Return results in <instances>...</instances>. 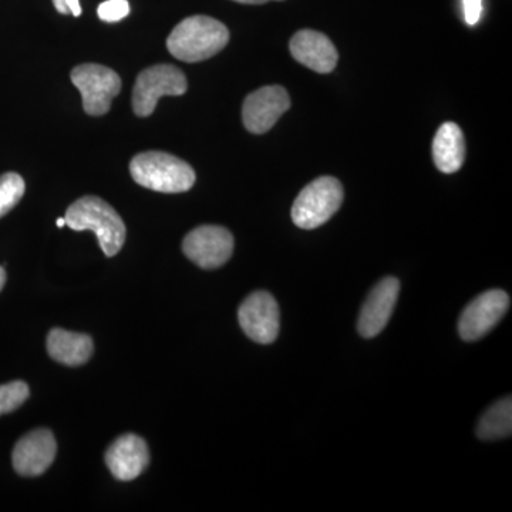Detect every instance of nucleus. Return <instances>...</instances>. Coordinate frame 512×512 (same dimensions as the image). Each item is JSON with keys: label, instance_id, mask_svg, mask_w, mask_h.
I'll return each mask as SVG.
<instances>
[{"label": "nucleus", "instance_id": "7", "mask_svg": "<svg viewBox=\"0 0 512 512\" xmlns=\"http://www.w3.org/2000/svg\"><path fill=\"white\" fill-rule=\"evenodd\" d=\"M510 309V296L501 289L481 293L468 303L458 322V332L467 342L483 339Z\"/></svg>", "mask_w": 512, "mask_h": 512}, {"label": "nucleus", "instance_id": "21", "mask_svg": "<svg viewBox=\"0 0 512 512\" xmlns=\"http://www.w3.org/2000/svg\"><path fill=\"white\" fill-rule=\"evenodd\" d=\"M464 3V19L467 25H477L483 13V2L481 0H463Z\"/></svg>", "mask_w": 512, "mask_h": 512}, {"label": "nucleus", "instance_id": "9", "mask_svg": "<svg viewBox=\"0 0 512 512\" xmlns=\"http://www.w3.org/2000/svg\"><path fill=\"white\" fill-rule=\"evenodd\" d=\"M238 319L245 335L259 345H271L278 338L281 316L271 293H251L239 306Z\"/></svg>", "mask_w": 512, "mask_h": 512}, {"label": "nucleus", "instance_id": "5", "mask_svg": "<svg viewBox=\"0 0 512 512\" xmlns=\"http://www.w3.org/2000/svg\"><path fill=\"white\" fill-rule=\"evenodd\" d=\"M187 77L173 64H157L138 74L133 89V110L138 117H148L164 96L187 93Z\"/></svg>", "mask_w": 512, "mask_h": 512}, {"label": "nucleus", "instance_id": "8", "mask_svg": "<svg viewBox=\"0 0 512 512\" xmlns=\"http://www.w3.org/2000/svg\"><path fill=\"white\" fill-rule=\"evenodd\" d=\"M183 251L202 269H217L227 264L234 252V237L227 228L202 225L184 238Z\"/></svg>", "mask_w": 512, "mask_h": 512}, {"label": "nucleus", "instance_id": "24", "mask_svg": "<svg viewBox=\"0 0 512 512\" xmlns=\"http://www.w3.org/2000/svg\"><path fill=\"white\" fill-rule=\"evenodd\" d=\"M6 284V271L3 266H0V291H2L3 286Z\"/></svg>", "mask_w": 512, "mask_h": 512}, {"label": "nucleus", "instance_id": "3", "mask_svg": "<svg viewBox=\"0 0 512 512\" xmlns=\"http://www.w3.org/2000/svg\"><path fill=\"white\" fill-rule=\"evenodd\" d=\"M130 173L141 187L164 194L190 191L197 178L190 164L163 151L138 154L131 160Z\"/></svg>", "mask_w": 512, "mask_h": 512}, {"label": "nucleus", "instance_id": "20", "mask_svg": "<svg viewBox=\"0 0 512 512\" xmlns=\"http://www.w3.org/2000/svg\"><path fill=\"white\" fill-rule=\"evenodd\" d=\"M97 15L103 22H120L130 15V3L127 0H106V2L100 3Z\"/></svg>", "mask_w": 512, "mask_h": 512}, {"label": "nucleus", "instance_id": "22", "mask_svg": "<svg viewBox=\"0 0 512 512\" xmlns=\"http://www.w3.org/2000/svg\"><path fill=\"white\" fill-rule=\"evenodd\" d=\"M53 5L57 12L62 15H73L79 18L82 15V6H80V0H53Z\"/></svg>", "mask_w": 512, "mask_h": 512}, {"label": "nucleus", "instance_id": "25", "mask_svg": "<svg viewBox=\"0 0 512 512\" xmlns=\"http://www.w3.org/2000/svg\"><path fill=\"white\" fill-rule=\"evenodd\" d=\"M56 225L59 228L66 227V220H64V218H59V220L56 221Z\"/></svg>", "mask_w": 512, "mask_h": 512}, {"label": "nucleus", "instance_id": "17", "mask_svg": "<svg viewBox=\"0 0 512 512\" xmlns=\"http://www.w3.org/2000/svg\"><path fill=\"white\" fill-rule=\"evenodd\" d=\"M512 433L511 397H504L493 404L478 421L477 436L481 440H500Z\"/></svg>", "mask_w": 512, "mask_h": 512}, {"label": "nucleus", "instance_id": "23", "mask_svg": "<svg viewBox=\"0 0 512 512\" xmlns=\"http://www.w3.org/2000/svg\"><path fill=\"white\" fill-rule=\"evenodd\" d=\"M234 2L244 3V5H262V3L271 2V0H234Z\"/></svg>", "mask_w": 512, "mask_h": 512}, {"label": "nucleus", "instance_id": "2", "mask_svg": "<svg viewBox=\"0 0 512 512\" xmlns=\"http://www.w3.org/2000/svg\"><path fill=\"white\" fill-rule=\"evenodd\" d=\"M73 231H93L106 256L119 254L126 242L127 229L117 211L99 197L87 195L73 202L64 215Z\"/></svg>", "mask_w": 512, "mask_h": 512}, {"label": "nucleus", "instance_id": "12", "mask_svg": "<svg viewBox=\"0 0 512 512\" xmlns=\"http://www.w3.org/2000/svg\"><path fill=\"white\" fill-rule=\"evenodd\" d=\"M56 451L52 431L37 429L16 444L12 454L13 468L23 477L42 476L55 461Z\"/></svg>", "mask_w": 512, "mask_h": 512}, {"label": "nucleus", "instance_id": "15", "mask_svg": "<svg viewBox=\"0 0 512 512\" xmlns=\"http://www.w3.org/2000/svg\"><path fill=\"white\" fill-rule=\"evenodd\" d=\"M94 345L90 336L83 333L53 329L47 336V353L56 362L66 366H80L89 362Z\"/></svg>", "mask_w": 512, "mask_h": 512}, {"label": "nucleus", "instance_id": "1", "mask_svg": "<svg viewBox=\"0 0 512 512\" xmlns=\"http://www.w3.org/2000/svg\"><path fill=\"white\" fill-rule=\"evenodd\" d=\"M229 42V30L220 20L195 15L175 26L167 39V49L185 63L204 62L218 55Z\"/></svg>", "mask_w": 512, "mask_h": 512}, {"label": "nucleus", "instance_id": "11", "mask_svg": "<svg viewBox=\"0 0 512 512\" xmlns=\"http://www.w3.org/2000/svg\"><path fill=\"white\" fill-rule=\"evenodd\" d=\"M399 292V279L393 278V276L382 279L370 291L365 305L360 311L359 322H357V330L363 338H375L386 328L392 318L394 308H396Z\"/></svg>", "mask_w": 512, "mask_h": 512}, {"label": "nucleus", "instance_id": "6", "mask_svg": "<svg viewBox=\"0 0 512 512\" xmlns=\"http://www.w3.org/2000/svg\"><path fill=\"white\" fill-rule=\"evenodd\" d=\"M70 79L82 94L84 111L89 116L109 113L111 101L121 90L119 74L101 64H80L74 67Z\"/></svg>", "mask_w": 512, "mask_h": 512}, {"label": "nucleus", "instance_id": "18", "mask_svg": "<svg viewBox=\"0 0 512 512\" xmlns=\"http://www.w3.org/2000/svg\"><path fill=\"white\" fill-rule=\"evenodd\" d=\"M25 180L16 173L0 175V218L9 214L25 195Z\"/></svg>", "mask_w": 512, "mask_h": 512}, {"label": "nucleus", "instance_id": "14", "mask_svg": "<svg viewBox=\"0 0 512 512\" xmlns=\"http://www.w3.org/2000/svg\"><path fill=\"white\" fill-rule=\"evenodd\" d=\"M289 49L296 62L313 72L326 74L333 72L338 66V50L332 40L315 30L305 29L296 33L289 43Z\"/></svg>", "mask_w": 512, "mask_h": 512}, {"label": "nucleus", "instance_id": "10", "mask_svg": "<svg viewBox=\"0 0 512 512\" xmlns=\"http://www.w3.org/2000/svg\"><path fill=\"white\" fill-rule=\"evenodd\" d=\"M291 107L289 94L282 86H265L249 94L242 106V121L249 133L264 134L275 126Z\"/></svg>", "mask_w": 512, "mask_h": 512}, {"label": "nucleus", "instance_id": "4", "mask_svg": "<svg viewBox=\"0 0 512 512\" xmlns=\"http://www.w3.org/2000/svg\"><path fill=\"white\" fill-rule=\"evenodd\" d=\"M342 202L340 181L333 177H320L306 185L293 202V224L302 229L318 228L339 211Z\"/></svg>", "mask_w": 512, "mask_h": 512}, {"label": "nucleus", "instance_id": "16", "mask_svg": "<svg viewBox=\"0 0 512 512\" xmlns=\"http://www.w3.org/2000/svg\"><path fill=\"white\" fill-rule=\"evenodd\" d=\"M434 164L441 173H457L466 158V141L461 128L454 123H444L437 130L433 141Z\"/></svg>", "mask_w": 512, "mask_h": 512}, {"label": "nucleus", "instance_id": "19", "mask_svg": "<svg viewBox=\"0 0 512 512\" xmlns=\"http://www.w3.org/2000/svg\"><path fill=\"white\" fill-rule=\"evenodd\" d=\"M29 386L25 382H10L0 386V416L15 412L29 399Z\"/></svg>", "mask_w": 512, "mask_h": 512}, {"label": "nucleus", "instance_id": "13", "mask_svg": "<svg viewBox=\"0 0 512 512\" xmlns=\"http://www.w3.org/2000/svg\"><path fill=\"white\" fill-rule=\"evenodd\" d=\"M106 464L117 480L133 481L141 476L150 463L146 441L136 434H124L109 447Z\"/></svg>", "mask_w": 512, "mask_h": 512}]
</instances>
